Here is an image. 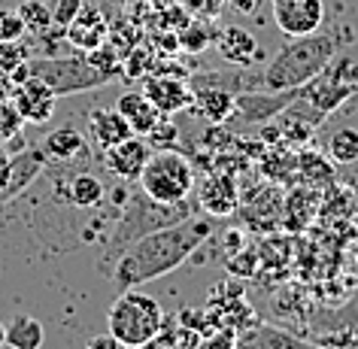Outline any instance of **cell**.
Here are the masks:
<instances>
[{"label": "cell", "mask_w": 358, "mask_h": 349, "mask_svg": "<svg viewBox=\"0 0 358 349\" xmlns=\"http://www.w3.org/2000/svg\"><path fill=\"white\" fill-rule=\"evenodd\" d=\"M192 216H194L192 198L182 201V204H158L140 189L137 194H131L128 207H124V213L119 216V225H115L110 240H106L101 264H115V258H119L134 240L149 234V231H158L164 225H173V222H182V219H192Z\"/></svg>", "instance_id": "cell-3"}, {"label": "cell", "mask_w": 358, "mask_h": 349, "mask_svg": "<svg viewBox=\"0 0 358 349\" xmlns=\"http://www.w3.org/2000/svg\"><path fill=\"white\" fill-rule=\"evenodd\" d=\"M164 319L167 316H164V310H161V301L140 289H124L119 298L110 304V310H106L110 334H115L131 349H137L143 343H149L152 337H158L161 328H164Z\"/></svg>", "instance_id": "cell-5"}, {"label": "cell", "mask_w": 358, "mask_h": 349, "mask_svg": "<svg viewBox=\"0 0 358 349\" xmlns=\"http://www.w3.org/2000/svg\"><path fill=\"white\" fill-rule=\"evenodd\" d=\"M31 76L43 79L58 97H70L79 92H94L106 83H113L119 73L103 70L97 61H92L88 52H70V55H43L28 58Z\"/></svg>", "instance_id": "cell-4"}, {"label": "cell", "mask_w": 358, "mask_h": 349, "mask_svg": "<svg viewBox=\"0 0 358 349\" xmlns=\"http://www.w3.org/2000/svg\"><path fill=\"white\" fill-rule=\"evenodd\" d=\"M198 204L207 216H228V213H234V207H237L234 176H228V173L203 176L201 192H198Z\"/></svg>", "instance_id": "cell-16"}, {"label": "cell", "mask_w": 358, "mask_h": 349, "mask_svg": "<svg viewBox=\"0 0 358 349\" xmlns=\"http://www.w3.org/2000/svg\"><path fill=\"white\" fill-rule=\"evenodd\" d=\"M83 6H85L83 0H55V6H52V24L67 31V24L83 13Z\"/></svg>", "instance_id": "cell-30"}, {"label": "cell", "mask_w": 358, "mask_h": 349, "mask_svg": "<svg viewBox=\"0 0 358 349\" xmlns=\"http://www.w3.org/2000/svg\"><path fill=\"white\" fill-rule=\"evenodd\" d=\"M273 22L285 37H303L325 24L322 0H273Z\"/></svg>", "instance_id": "cell-7"}, {"label": "cell", "mask_w": 358, "mask_h": 349, "mask_svg": "<svg viewBox=\"0 0 358 349\" xmlns=\"http://www.w3.org/2000/svg\"><path fill=\"white\" fill-rule=\"evenodd\" d=\"M325 155L337 164H355L358 161V131L343 124V128L331 131V137L325 143Z\"/></svg>", "instance_id": "cell-23"}, {"label": "cell", "mask_w": 358, "mask_h": 349, "mask_svg": "<svg viewBox=\"0 0 358 349\" xmlns=\"http://www.w3.org/2000/svg\"><path fill=\"white\" fill-rule=\"evenodd\" d=\"M137 349H189V346L179 343L176 334H173V331H170V325H167V319H164V328H161V334L152 337L149 343H143V346H137Z\"/></svg>", "instance_id": "cell-31"}, {"label": "cell", "mask_w": 358, "mask_h": 349, "mask_svg": "<svg viewBox=\"0 0 358 349\" xmlns=\"http://www.w3.org/2000/svg\"><path fill=\"white\" fill-rule=\"evenodd\" d=\"M115 110H119L124 119H128L134 134H140V137H146V134L161 122V115H164V113H158V106L152 104L146 94H143V88H140V92H124V94H119V101H115Z\"/></svg>", "instance_id": "cell-20"}, {"label": "cell", "mask_w": 358, "mask_h": 349, "mask_svg": "<svg viewBox=\"0 0 358 349\" xmlns=\"http://www.w3.org/2000/svg\"><path fill=\"white\" fill-rule=\"evenodd\" d=\"M13 161H10V180H6V189L0 198L10 201L15 194H22L28 185H34L40 180V173L49 167V158L43 155V149H31L24 146L19 152H10Z\"/></svg>", "instance_id": "cell-12"}, {"label": "cell", "mask_w": 358, "mask_h": 349, "mask_svg": "<svg viewBox=\"0 0 358 349\" xmlns=\"http://www.w3.org/2000/svg\"><path fill=\"white\" fill-rule=\"evenodd\" d=\"M213 234V222L203 216H192L173 225H164L158 231H149L140 240L124 249L115 258L110 280L115 289H140L158 276L176 271L179 264H185L198 249L207 243Z\"/></svg>", "instance_id": "cell-1"}, {"label": "cell", "mask_w": 358, "mask_h": 349, "mask_svg": "<svg viewBox=\"0 0 358 349\" xmlns=\"http://www.w3.org/2000/svg\"><path fill=\"white\" fill-rule=\"evenodd\" d=\"M355 31L349 24H331L319 28L303 37H292L276 52L273 61L262 70V88L264 92H285V88H301L313 76H319L337 52L352 46Z\"/></svg>", "instance_id": "cell-2"}, {"label": "cell", "mask_w": 358, "mask_h": 349, "mask_svg": "<svg viewBox=\"0 0 358 349\" xmlns=\"http://www.w3.org/2000/svg\"><path fill=\"white\" fill-rule=\"evenodd\" d=\"M46 340V328L31 313H15L6 325V346L10 349H40Z\"/></svg>", "instance_id": "cell-21"}, {"label": "cell", "mask_w": 358, "mask_h": 349, "mask_svg": "<svg viewBox=\"0 0 358 349\" xmlns=\"http://www.w3.org/2000/svg\"><path fill=\"white\" fill-rule=\"evenodd\" d=\"M319 346H322V349H334V346H325V343H319Z\"/></svg>", "instance_id": "cell-40"}, {"label": "cell", "mask_w": 358, "mask_h": 349, "mask_svg": "<svg viewBox=\"0 0 358 349\" xmlns=\"http://www.w3.org/2000/svg\"><path fill=\"white\" fill-rule=\"evenodd\" d=\"M22 115L15 110L13 101H0V146H6L13 137L22 134Z\"/></svg>", "instance_id": "cell-26"}, {"label": "cell", "mask_w": 358, "mask_h": 349, "mask_svg": "<svg viewBox=\"0 0 358 349\" xmlns=\"http://www.w3.org/2000/svg\"><path fill=\"white\" fill-rule=\"evenodd\" d=\"M358 104V83H355V88H352V97H349V106H355Z\"/></svg>", "instance_id": "cell-39"}, {"label": "cell", "mask_w": 358, "mask_h": 349, "mask_svg": "<svg viewBox=\"0 0 358 349\" xmlns=\"http://www.w3.org/2000/svg\"><path fill=\"white\" fill-rule=\"evenodd\" d=\"M301 170H303L307 176H313V180H319V183H328L331 176H334L331 158L325 161L322 155H316V152H307V155H301Z\"/></svg>", "instance_id": "cell-28"}, {"label": "cell", "mask_w": 358, "mask_h": 349, "mask_svg": "<svg viewBox=\"0 0 358 349\" xmlns=\"http://www.w3.org/2000/svg\"><path fill=\"white\" fill-rule=\"evenodd\" d=\"M143 94L158 106V113L173 115L182 110H192V85L189 79H176L164 73H146L143 76Z\"/></svg>", "instance_id": "cell-10"}, {"label": "cell", "mask_w": 358, "mask_h": 349, "mask_svg": "<svg viewBox=\"0 0 358 349\" xmlns=\"http://www.w3.org/2000/svg\"><path fill=\"white\" fill-rule=\"evenodd\" d=\"M216 49L219 55L234 67H255L258 58H262V46L258 40L249 34L246 28H237V24H228L225 31L216 37Z\"/></svg>", "instance_id": "cell-15"}, {"label": "cell", "mask_w": 358, "mask_h": 349, "mask_svg": "<svg viewBox=\"0 0 358 349\" xmlns=\"http://www.w3.org/2000/svg\"><path fill=\"white\" fill-rule=\"evenodd\" d=\"M128 73H131V76H134V73H137V76H146V73H149V61H146V55H143V52H134V55H131Z\"/></svg>", "instance_id": "cell-33"}, {"label": "cell", "mask_w": 358, "mask_h": 349, "mask_svg": "<svg viewBox=\"0 0 358 349\" xmlns=\"http://www.w3.org/2000/svg\"><path fill=\"white\" fill-rule=\"evenodd\" d=\"M3 346H6V325L0 322V349H3Z\"/></svg>", "instance_id": "cell-38"}, {"label": "cell", "mask_w": 358, "mask_h": 349, "mask_svg": "<svg viewBox=\"0 0 358 349\" xmlns=\"http://www.w3.org/2000/svg\"><path fill=\"white\" fill-rule=\"evenodd\" d=\"M207 34H203V31H192V34H185V37H182V43H185V49H192V52H198V49H203V46H207Z\"/></svg>", "instance_id": "cell-34"}, {"label": "cell", "mask_w": 358, "mask_h": 349, "mask_svg": "<svg viewBox=\"0 0 358 349\" xmlns=\"http://www.w3.org/2000/svg\"><path fill=\"white\" fill-rule=\"evenodd\" d=\"M179 137V131H176V124L167 119V115H161V122L146 134V140L149 143H155L158 149H173V143Z\"/></svg>", "instance_id": "cell-29"}, {"label": "cell", "mask_w": 358, "mask_h": 349, "mask_svg": "<svg viewBox=\"0 0 358 349\" xmlns=\"http://www.w3.org/2000/svg\"><path fill=\"white\" fill-rule=\"evenodd\" d=\"M231 3H234V6H237V10H240V13L252 15V13L258 10V6H262V0H231Z\"/></svg>", "instance_id": "cell-37"}, {"label": "cell", "mask_w": 358, "mask_h": 349, "mask_svg": "<svg viewBox=\"0 0 358 349\" xmlns=\"http://www.w3.org/2000/svg\"><path fill=\"white\" fill-rule=\"evenodd\" d=\"M88 134H92L94 146L106 152V149L119 146L122 140L134 137V128L119 110H92L88 113Z\"/></svg>", "instance_id": "cell-17"}, {"label": "cell", "mask_w": 358, "mask_h": 349, "mask_svg": "<svg viewBox=\"0 0 358 349\" xmlns=\"http://www.w3.org/2000/svg\"><path fill=\"white\" fill-rule=\"evenodd\" d=\"M19 15H22L24 28H28V34H43L52 28V6L46 0H24L19 6Z\"/></svg>", "instance_id": "cell-24"}, {"label": "cell", "mask_w": 358, "mask_h": 349, "mask_svg": "<svg viewBox=\"0 0 358 349\" xmlns=\"http://www.w3.org/2000/svg\"><path fill=\"white\" fill-rule=\"evenodd\" d=\"M234 101H237V94H231L228 88L192 85V110L213 124L231 122V115H234Z\"/></svg>", "instance_id": "cell-18"}, {"label": "cell", "mask_w": 358, "mask_h": 349, "mask_svg": "<svg viewBox=\"0 0 358 349\" xmlns=\"http://www.w3.org/2000/svg\"><path fill=\"white\" fill-rule=\"evenodd\" d=\"M140 189L158 204H182L192 198L194 167L176 149H155L140 170Z\"/></svg>", "instance_id": "cell-6"}, {"label": "cell", "mask_w": 358, "mask_h": 349, "mask_svg": "<svg viewBox=\"0 0 358 349\" xmlns=\"http://www.w3.org/2000/svg\"><path fill=\"white\" fill-rule=\"evenodd\" d=\"M234 349H322L319 343H310L303 337H294L289 331H280L273 325H249V331L237 337Z\"/></svg>", "instance_id": "cell-19"}, {"label": "cell", "mask_w": 358, "mask_h": 349, "mask_svg": "<svg viewBox=\"0 0 358 349\" xmlns=\"http://www.w3.org/2000/svg\"><path fill=\"white\" fill-rule=\"evenodd\" d=\"M13 104L19 110L22 122L24 124H46L52 115H55V106H58V94L43 83L37 76H24L15 83V94H13Z\"/></svg>", "instance_id": "cell-8"}, {"label": "cell", "mask_w": 358, "mask_h": 349, "mask_svg": "<svg viewBox=\"0 0 358 349\" xmlns=\"http://www.w3.org/2000/svg\"><path fill=\"white\" fill-rule=\"evenodd\" d=\"M303 92L301 88H285V92H264V88H255V92H243L237 94L234 101V115L231 122H267V119H276L285 106L292 101H298Z\"/></svg>", "instance_id": "cell-9"}, {"label": "cell", "mask_w": 358, "mask_h": 349, "mask_svg": "<svg viewBox=\"0 0 358 349\" xmlns=\"http://www.w3.org/2000/svg\"><path fill=\"white\" fill-rule=\"evenodd\" d=\"M103 183L88 170H79L67 180V201L73 207H97L103 201Z\"/></svg>", "instance_id": "cell-22"}, {"label": "cell", "mask_w": 358, "mask_h": 349, "mask_svg": "<svg viewBox=\"0 0 358 349\" xmlns=\"http://www.w3.org/2000/svg\"><path fill=\"white\" fill-rule=\"evenodd\" d=\"M31 52L22 40H13V43H3L0 40V73H15L22 64H28Z\"/></svg>", "instance_id": "cell-25"}, {"label": "cell", "mask_w": 358, "mask_h": 349, "mask_svg": "<svg viewBox=\"0 0 358 349\" xmlns=\"http://www.w3.org/2000/svg\"><path fill=\"white\" fill-rule=\"evenodd\" d=\"M13 94H15L13 73H0V101H13Z\"/></svg>", "instance_id": "cell-36"}, {"label": "cell", "mask_w": 358, "mask_h": 349, "mask_svg": "<svg viewBox=\"0 0 358 349\" xmlns=\"http://www.w3.org/2000/svg\"><path fill=\"white\" fill-rule=\"evenodd\" d=\"M10 161H13V155L3 146H0V194H3L6 180H10Z\"/></svg>", "instance_id": "cell-35"}, {"label": "cell", "mask_w": 358, "mask_h": 349, "mask_svg": "<svg viewBox=\"0 0 358 349\" xmlns=\"http://www.w3.org/2000/svg\"><path fill=\"white\" fill-rule=\"evenodd\" d=\"M85 349H131V346H128V343H122L119 337L106 331V334H97V337L88 340V346H85Z\"/></svg>", "instance_id": "cell-32"}, {"label": "cell", "mask_w": 358, "mask_h": 349, "mask_svg": "<svg viewBox=\"0 0 358 349\" xmlns=\"http://www.w3.org/2000/svg\"><path fill=\"white\" fill-rule=\"evenodd\" d=\"M28 28H24L19 10H10V6H0V40L3 43H13V40H22Z\"/></svg>", "instance_id": "cell-27"}, {"label": "cell", "mask_w": 358, "mask_h": 349, "mask_svg": "<svg viewBox=\"0 0 358 349\" xmlns=\"http://www.w3.org/2000/svg\"><path fill=\"white\" fill-rule=\"evenodd\" d=\"M40 149L49 158V164H73V161L88 158V137L73 124H64V128L52 131Z\"/></svg>", "instance_id": "cell-14"}, {"label": "cell", "mask_w": 358, "mask_h": 349, "mask_svg": "<svg viewBox=\"0 0 358 349\" xmlns=\"http://www.w3.org/2000/svg\"><path fill=\"white\" fill-rule=\"evenodd\" d=\"M149 155H152L149 140L140 137V134H134V137L122 140L119 146L106 149L103 152V161H106V170H110L113 176H119V180L131 183V180H140V170L149 161Z\"/></svg>", "instance_id": "cell-11"}, {"label": "cell", "mask_w": 358, "mask_h": 349, "mask_svg": "<svg viewBox=\"0 0 358 349\" xmlns=\"http://www.w3.org/2000/svg\"><path fill=\"white\" fill-rule=\"evenodd\" d=\"M106 37H110V24H106L103 13L97 6H83V13L76 15L73 22L67 24V43L73 46L76 52H94L101 49Z\"/></svg>", "instance_id": "cell-13"}]
</instances>
